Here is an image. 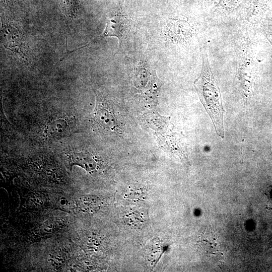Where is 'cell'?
<instances>
[{"instance_id": "7c38bea8", "label": "cell", "mask_w": 272, "mask_h": 272, "mask_svg": "<svg viewBox=\"0 0 272 272\" xmlns=\"http://www.w3.org/2000/svg\"><path fill=\"white\" fill-rule=\"evenodd\" d=\"M269 41L270 42V43H271V45H272V41L269 40Z\"/></svg>"}, {"instance_id": "3957f363", "label": "cell", "mask_w": 272, "mask_h": 272, "mask_svg": "<svg viewBox=\"0 0 272 272\" xmlns=\"http://www.w3.org/2000/svg\"><path fill=\"white\" fill-rule=\"evenodd\" d=\"M97 99L94 113L96 122L105 130L111 131H117L119 126L114 113L107 104Z\"/></svg>"}, {"instance_id": "7a4b0ae2", "label": "cell", "mask_w": 272, "mask_h": 272, "mask_svg": "<svg viewBox=\"0 0 272 272\" xmlns=\"http://www.w3.org/2000/svg\"><path fill=\"white\" fill-rule=\"evenodd\" d=\"M256 66L249 52L240 57L237 68V82L239 89L245 103H247L251 95L255 79Z\"/></svg>"}, {"instance_id": "5b68a950", "label": "cell", "mask_w": 272, "mask_h": 272, "mask_svg": "<svg viewBox=\"0 0 272 272\" xmlns=\"http://www.w3.org/2000/svg\"><path fill=\"white\" fill-rule=\"evenodd\" d=\"M165 31L168 39L173 42L186 40L192 33L189 23L183 20H175L170 22L167 24Z\"/></svg>"}, {"instance_id": "8fae6325", "label": "cell", "mask_w": 272, "mask_h": 272, "mask_svg": "<svg viewBox=\"0 0 272 272\" xmlns=\"http://www.w3.org/2000/svg\"><path fill=\"white\" fill-rule=\"evenodd\" d=\"M205 1L210 3H214L215 1H216V0H205Z\"/></svg>"}, {"instance_id": "277c9868", "label": "cell", "mask_w": 272, "mask_h": 272, "mask_svg": "<svg viewBox=\"0 0 272 272\" xmlns=\"http://www.w3.org/2000/svg\"><path fill=\"white\" fill-rule=\"evenodd\" d=\"M129 23L124 16H114L107 22L103 36L116 37L119 40V46H121L123 38L129 31Z\"/></svg>"}, {"instance_id": "8992f818", "label": "cell", "mask_w": 272, "mask_h": 272, "mask_svg": "<svg viewBox=\"0 0 272 272\" xmlns=\"http://www.w3.org/2000/svg\"><path fill=\"white\" fill-rule=\"evenodd\" d=\"M69 157L72 164L78 165L88 172H93L98 167L97 160L88 152L80 151L71 152Z\"/></svg>"}, {"instance_id": "52a82bcc", "label": "cell", "mask_w": 272, "mask_h": 272, "mask_svg": "<svg viewBox=\"0 0 272 272\" xmlns=\"http://www.w3.org/2000/svg\"><path fill=\"white\" fill-rule=\"evenodd\" d=\"M70 127L67 121L58 118L49 121L46 124L45 132L46 135L52 139H58L70 133Z\"/></svg>"}, {"instance_id": "ba28073f", "label": "cell", "mask_w": 272, "mask_h": 272, "mask_svg": "<svg viewBox=\"0 0 272 272\" xmlns=\"http://www.w3.org/2000/svg\"><path fill=\"white\" fill-rule=\"evenodd\" d=\"M59 3L66 16L71 18L76 17L79 8L78 0H59Z\"/></svg>"}, {"instance_id": "6da1fadb", "label": "cell", "mask_w": 272, "mask_h": 272, "mask_svg": "<svg viewBox=\"0 0 272 272\" xmlns=\"http://www.w3.org/2000/svg\"><path fill=\"white\" fill-rule=\"evenodd\" d=\"M202 65L194 86L200 100L211 118L217 134L224 138L223 117L224 109L222 96L217 82L212 71L206 51L202 52Z\"/></svg>"}, {"instance_id": "30bf717a", "label": "cell", "mask_w": 272, "mask_h": 272, "mask_svg": "<svg viewBox=\"0 0 272 272\" xmlns=\"http://www.w3.org/2000/svg\"><path fill=\"white\" fill-rule=\"evenodd\" d=\"M267 207L268 209L272 210V190L270 192L269 200L267 202Z\"/></svg>"}, {"instance_id": "9c48e42d", "label": "cell", "mask_w": 272, "mask_h": 272, "mask_svg": "<svg viewBox=\"0 0 272 272\" xmlns=\"http://www.w3.org/2000/svg\"><path fill=\"white\" fill-rule=\"evenodd\" d=\"M240 0H219L218 9L226 11L233 10L239 4Z\"/></svg>"}]
</instances>
